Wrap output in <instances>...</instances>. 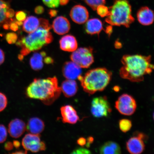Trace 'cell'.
<instances>
[{
  "label": "cell",
  "instance_id": "cell-1",
  "mask_svg": "<svg viewBox=\"0 0 154 154\" xmlns=\"http://www.w3.org/2000/svg\"><path fill=\"white\" fill-rule=\"evenodd\" d=\"M121 61L122 66L120 70V76L133 82L142 81L144 76L154 70L150 55H126L122 57Z\"/></svg>",
  "mask_w": 154,
  "mask_h": 154
},
{
  "label": "cell",
  "instance_id": "cell-2",
  "mask_svg": "<svg viewBox=\"0 0 154 154\" xmlns=\"http://www.w3.org/2000/svg\"><path fill=\"white\" fill-rule=\"evenodd\" d=\"M61 90L56 77L35 79L27 88L29 97L40 100L46 105L52 104L60 95Z\"/></svg>",
  "mask_w": 154,
  "mask_h": 154
},
{
  "label": "cell",
  "instance_id": "cell-3",
  "mask_svg": "<svg viewBox=\"0 0 154 154\" xmlns=\"http://www.w3.org/2000/svg\"><path fill=\"white\" fill-rule=\"evenodd\" d=\"M51 28L48 20L41 18V24L37 29L17 42V45L22 48L21 54L26 56L31 52L38 51L51 43L53 39L52 35L50 32Z\"/></svg>",
  "mask_w": 154,
  "mask_h": 154
},
{
  "label": "cell",
  "instance_id": "cell-4",
  "mask_svg": "<svg viewBox=\"0 0 154 154\" xmlns=\"http://www.w3.org/2000/svg\"><path fill=\"white\" fill-rule=\"evenodd\" d=\"M112 75L110 71L103 67H99L88 71L84 76L80 75L78 79L84 91L92 95L96 92L105 90L110 82Z\"/></svg>",
  "mask_w": 154,
  "mask_h": 154
},
{
  "label": "cell",
  "instance_id": "cell-5",
  "mask_svg": "<svg viewBox=\"0 0 154 154\" xmlns=\"http://www.w3.org/2000/svg\"><path fill=\"white\" fill-rule=\"evenodd\" d=\"M105 22L111 26L129 28L134 22L131 6L128 0H115L109 7Z\"/></svg>",
  "mask_w": 154,
  "mask_h": 154
},
{
  "label": "cell",
  "instance_id": "cell-6",
  "mask_svg": "<svg viewBox=\"0 0 154 154\" xmlns=\"http://www.w3.org/2000/svg\"><path fill=\"white\" fill-rule=\"evenodd\" d=\"M70 59L81 68H88L94 62L93 49L91 47L79 48L71 55Z\"/></svg>",
  "mask_w": 154,
  "mask_h": 154
},
{
  "label": "cell",
  "instance_id": "cell-7",
  "mask_svg": "<svg viewBox=\"0 0 154 154\" xmlns=\"http://www.w3.org/2000/svg\"><path fill=\"white\" fill-rule=\"evenodd\" d=\"M115 107L121 114L130 116L133 114L136 110V102L132 96L123 94L116 102Z\"/></svg>",
  "mask_w": 154,
  "mask_h": 154
},
{
  "label": "cell",
  "instance_id": "cell-8",
  "mask_svg": "<svg viewBox=\"0 0 154 154\" xmlns=\"http://www.w3.org/2000/svg\"><path fill=\"white\" fill-rule=\"evenodd\" d=\"M112 109L106 96L94 98L91 103V112L94 116L97 118L107 117Z\"/></svg>",
  "mask_w": 154,
  "mask_h": 154
},
{
  "label": "cell",
  "instance_id": "cell-9",
  "mask_svg": "<svg viewBox=\"0 0 154 154\" xmlns=\"http://www.w3.org/2000/svg\"><path fill=\"white\" fill-rule=\"evenodd\" d=\"M22 145L26 151L32 152H37L46 149L45 144L41 141L39 134H29L26 135L23 138Z\"/></svg>",
  "mask_w": 154,
  "mask_h": 154
},
{
  "label": "cell",
  "instance_id": "cell-10",
  "mask_svg": "<svg viewBox=\"0 0 154 154\" xmlns=\"http://www.w3.org/2000/svg\"><path fill=\"white\" fill-rule=\"evenodd\" d=\"M134 134L127 142L126 149L131 154L141 153L145 149L144 141L147 140V137L141 132H136Z\"/></svg>",
  "mask_w": 154,
  "mask_h": 154
},
{
  "label": "cell",
  "instance_id": "cell-11",
  "mask_svg": "<svg viewBox=\"0 0 154 154\" xmlns=\"http://www.w3.org/2000/svg\"><path fill=\"white\" fill-rule=\"evenodd\" d=\"M72 20L76 23L82 24L88 20L89 13L87 9L83 6L77 5L71 9L70 13Z\"/></svg>",
  "mask_w": 154,
  "mask_h": 154
},
{
  "label": "cell",
  "instance_id": "cell-12",
  "mask_svg": "<svg viewBox=\"0 0 154 154\" xmlns=\"http://www.w3.org/2000/svg\"><path fill=\"white\" fill-rule=\"evenodd\" d=\"M82 72L81 67L73 61H68L63 65V76L67 79H76L80 75Z\"/></svg>",
  "mask_w": 154,
  "mask_h": 154
},
{
  "label": "cell",
  "instance_id": "cell-13",
  "mask_svg": "<svg viewBox=\"0 0 154 154\" xmlns=\"http://www.w3.org/2000/svg\"><path fill=\"white\" fill-rule=\"evenodd\" d=\"M26 130V126L23 121L16 119L11 121L8 125V131L11 137H20Z\"/></svg>",
  "mask_w": 154,
  "mask_h": 154
},
{
  "label": "cell",
  "instance_id": "cell-14",
  "mask_svg": "<svg viewBox=\"0 0 154 154\" xmlns=\"http://www.w3.org/2000/svg\"><path fill=\"white\" fill-rule=\"evenodd\" d=\"M137 17L138 22L144 26H149L154 21L153 11L146 6L140 8L137 11Z\"/></svg>",
  "mask_w": 154,
  "mask_h": 154
},
{
  "label": "cell",
  "instance_id": "cell-15",
  "mask_svg": "<svg viewBox=\"0 0 154 154\" xmlns=\"http://www.w3.org/2000/svg\"><path fill=\"white\" fill-rule=\"evenodd\" d=\"M52 28L56 33L62 35L67 33L70 29V24L66 18L59 16L54 20Z\"/></svg>",
  "mask_w": 154,
  "mask_h": 154
},
{
  "label": "cell",
  "instance_id": "cell-16",
  "mask_svg": "<svg viewBox=\"0 0 154 154\" xmlns=\"http://www.w3.org/2000/svg\"><path fill=\"white\" fill-rule=\"evenodd\" d=\"M63 122L70 124H75L79 120L76 111L72 106L67 105L63 106L60 109Z\"/></svg>",
  "mask_w": 154,
  "mask_h": 154
},
{
  "label": "cell",
  "instance_id": "cell-17",
  "mask_svg": "<svg viewBox=\"0 0 154 154\" xmlns=\"http://www.w3.org/2000/svg\"><path fill=\"white\" fill-rule=\"evenodd\" d=\"M59 43L60 49L63 51L73 52L78 48L76 38L71 35L63 36L60 40Z\"/></svg>",
  "mask_w": 154,
  "mask_h": 154
},
{
  "label": "cell",
  "instance_id": "cell-18",
  "mask_svg": "<svg viewBox=\"0 0 154 154\" xmlns=\"http://www.w3.org/2000/svg\"><path fill=\"white\" fill-rule=\"evenodd\" d=\"M45 125L41 119L33 117L29 120L26 126V130L29 134H39L43 131Z\"/></svg>",
  "mask_w": 154,
  "mask_h": 154
},
{
  "label": "cell",
  "instance_id": "cell-19",
  "mask_svg": "<svg viewBox=\"0 0 154 154\" xmlns=\"http://www.w3.org/2000/svg\"><path fill=\"white\" fill-rule=\"evenodd\" d=\"M103 23L99 19L92 18L88 20L85 25V29L88 34H99L103 29Z\"/></svg>",
  "mask_w": 154,
  "mask_h": 154
},
{
  "label": "cell",
  "instance_id": "cell-20",
  "mask_svg": "<svg viewBox=\"0 0 154 154\" xmlns=\"http://www.w3.org/2000/svg\"><path fill=\"white\" fill-rule=\"evenodd\" d=\"M61 88L65 97L69 98L75 95L78 91V86L75 81L67 79L63 82Z\"/></svg>",
  "mask_w": 154,
  "mask_h": 154
},
{
  "label": "cell",
  "instance_id": "cell-21",
  "mask_svg": "<svg viewBox=\"0 0 154 154\" xmlns=\"http://www.w3.org/2000/svg\"><path fill=\"white\" fill-rule=\"evenodd\" d=\"M41 24V18L33 16L28 17L24 20L23 29L25 32L30 33L39 27Z\"/></svg>",
  "mask_w": 154,
  "mask_h": 154
},
{
  "label": "cell",
  "instance_id": "cell-22",
  "mask_svg": "<svg viewBox=\"0 0 154 154\" xmlns=\"http://www.w3.org/2000/svg\"><path fill=\"white\" fill-rule=\"evenodd\" d=\"M46 55V53L44 51L35 53L30 60V64L32 68L35 71L41 70L44 65L43 59Z\"/></svg>",
  "mask_w": 154,
  "mask_h": 154
},
{
  "label": "cell",
  "instance_id": "cell-23",
  "mask_svg": "<svg viewBox=\"0 0 154 154\" xmlns=\"http://www.w3.org/2000/svg\"><path fill=\"white\" fill-rule=\"evenodd\" d=\"M100 151L103 154H119L121 152L120 145L113 141L106 142L100 148Z\"/></svg>",
  "mask_w": 154,
  "mask_h": 154
},
{
  "label": "cell",
  "instance_id": "cell-24",
  "mask_svg": "<svg viewBox=\"0 0 154 154\" xmlns=\"http://www.w3.org/2000/svg\"><path fill=\"white\" fill-rule=\"evenodd\" d=\"M10 9L8 3L0 0V25L5 22L8 19L7 14Z\"/></svg>",
  "mask_w": 154,
  "mask_h": 154
},
{
  "label": "cell",
  "instance_id": "cell-25",
  "mask_svg": "<svg viewBox=\"0 0 154 154\" xmlns=\"http://www.w3.org/2000/svg\"><path fill=\"white\" fill-rule=\"evenodd\" d=\"M119 128L123 132L128 131L132 128L131 121L127 119H123L119 121Z\"/></svg>",
  "mask_w": 154,
  "mask_h": 154
},
{
  "label": "cell",
  "instance_id": "cell-26",
  "mask_svg": "<svg viewBox=\"0 0 154 154\" xmlns=\"http://www.w3.org/2000/svg\"><path fill=\"white\" fill-rule=\"evenodd\" d=\"M82 1H84L94 11H96L99 6L105 5L106 4V0H82Z\"/></svg>",
  "mask_w": 154,
  "mask_h": 154
},
{
  "label": "cell",
  "instance_id": "cell-27",
  "mask_svg": "<svg viewBox=\"0 0 154 154\" xmlns=\"http://www.w3.org/2000/svg\"><path fill=\"white\" fill-rule=\"evenodd\" d=\"M97 14L101 17H107L109 14V9L105 5H101L99 6L96 9Z\"/></svg>",
  "mask_w": 154,
  "mask_h": 154
},
{
  "label": "cell",
  "instance_id": "cell-28",
  "mask_svg": "<svg viewBox=\"0 0 154 154\" xmlns=\"http://www.w3.org/2000/svg\"><path fill=\"white\" fill-rule=\"evenodd\" d=\"M7 130L4 125L0 124V143H3L7 137Z\"/></svg>",
  "mask_w": 154,
  "mask_h": 154
},
{
  "label": "cell",
  "instance_id": "cell-29",
  "mask_svg": "<svg viewBox=\"0 0 154 154\" xmlns=\"http://www.w3.org/2000/svg\"><path fill=\"white\" fill-rule=\"evenodd\" d=\"M44 5L50 8H55L59 7L60 0H42Z\"/></svg>",
  "mask_w": 154,
  "mask_h": 154
},
{
  "label": "cell",
  "instance_id": "cell-30",
  "mask_svg": "<svg viewBox=\"0 0 154 154\" xmlns=\"http://www.w3.org/2000/svg\"><path fill=\"white\" fill-rule=\"evenodd\" d=\"M5 38L9 44H13L16 43L18 39V36L14 32H9L6 35Z\"/></svg>",
  "mask_w": 154,
  "mask_h": 154
},
{
  "label": "cell",
  "instance_id": "cell-31",
  "mask_svg": "<svg viewBox=\"0 0 154 154\" xmlns=\"http://www.w3.org/2000/svg\"><path fill=\"white\" fill-rule=\"evenodd\" d=\"M8 103L7 99L4 94L0 92V112L6 107Z\"/></svg>",
  "mask_w": 154,
  "mask_h": 154
},
{
  "label": "cell",
  "instance_id": "cell-32",
  "mask_svg": "<svg viewBox=\"0 0 154 154\" xmlns=\"http://www.w3.org/2000/svg\"><path fill=\"white\" fill-rule=\"evenodd\" d=\"M17 20L19 22H22L26 20V12L23 11H19L16 14Z\"/></svg>",
  "mask_w": 154,
  "mask_h": 154
},
{
  "label": "cell",
  "instance_id": "cell-33",
  "mask_svg": "<svg viewBox=\"0 0 154 154\" xmlns=\"http://www.w3.org/2000/svg\"><path fill=\"white\" fill-rule=\"evenodd\" d=\"M72 154H90L91 152L89 150L84 148H79L74 150Z\"/></svg>",
  "mask_w": 154,
  "mask_h": 154
},
{
  "label": "cell",
  "instance_id": "cell-34",
  "mask_svg": "<svg viewBox=\"0 0 154 154\" xmlns=\"http://www.w3.org/2000/svg\"><path fill=\"white\" fill-rule=\"evenodd\" d=\"M9 28L13 31L16 32L18 30L19 26L17 24L16 20H14L12 22H11L9 24Z\"/></svg>",
  "mask_w": 154,
  "mask_h": 154
},
{
  "label": "cell",
  "instance_id": "cell-35",
  "mask_svg": "<svg viewBox=\"0 0 154 154\" xmlns=\"http://www.w3.org/2000/svg\"><path fill=\"white\" fill-rule=\"evenodd\" d=\"M35 12L37 14H42L44 12V9L42 6L39 5L36 7L34 9Z\"/></svg>",
  "mask_w": 154,
  "mask_h": 154
},
{
  "label": "cell",
  "instance_id": "cell-36",
  "mask_svg": "<svg viewBox=\"0 0 154 154\" xmlns=\"http://www.w3.org/2000/svg\"><path fill=\"white\" fill-rule=\"evenodd\" d=\"M44 62L46 64H51L54 63L53 59L51 57H45L44 58Z\"/></svg>",
  "mask_w": 154,
  "mask_h": 154
},
{
  "label": "cell",
  "instance_id": "cell-37",
  "mask_svg": "<svg viewBox=\"0 0 154 154\" xmlns=\"http://www.w3.org/2000/svg\"><path fill=\"white\" fill-rule=\"evenodd\" d=\"M5 60V53L1 49H0V65L2 64Z\"/></svg>",
  "mask_w": 154,
  "mask_h": 154
},
{
  "label": "cell",
  "instance_id": "cell-38",
  "mask_svg": "<svg viewBox=\"0 0 154 154\" xmlns=\"http://www.w3.org/2000/svg\"><path fill=\"white\" fill-rule=\"evenodd\" d=\"M57 11L55 9H51L49 11V14L51 18H53L57 16Z\"/></svg>",
  "mask_w": 154,
  "mask_h": 154
},
{
  "label": "cell",
  "instance_id": "cell-39",
  "mask_svg": "<svg viewBox=\"0 0 154 154\" xmlns=\"http://www.w3.org/2000/svg\"><path fill=\"white\" fill-rule=\"evenodd\" d=\"M77 142L80 145L83 146L86 144V140L84 138H80L78 140Z\"/></svg>",
  "mask_w": 154,
  "mask_h": 154
},
{
  "label": "cell",
  "instance_id": "cell-40",
  "mask_svg": "<svg viewBox=\"0 0 154 154\" xmlns=\"http://www.w3.org/2000/svg\"><path fill=\"white\" fill-rule=\"evenodd\" d=\"M94 141V138L92 137H89L88 138L87 143V147H89L90 144L93 142Z\"/></svg>",
  "mask_w": 154,
  "mask_h": 154
},
{
  "label": "cell",
  "instance_id": "cell-41",
  "mask_svg": "<svg viewBox=\"0 0 154 154\" xmlns=\"http://www.w3.org/2000/svg\"><path fill=\"white\" fill-rule=\"evenodd\" d=\"M105 32L109 35L111 34V32H112V27L111 25L110 26H108L106 28Z\"/></svg>",
  "mask_w": 154,
  "mask_h": 154
},
{
  "label": "cell",
  "instance_id": "cell-42",
  "mask_svg": "<svg viewBox=\"0 0 154 154\" xmlns=\"http://www.w3.org/2000/svg\"><path fill=\"white\" fill-rule=\"evenodd\" d=\"M69 0H60V4L62 5H65L69 3Z\"/></svg>",
  "mask_w": 154,
  "mask_h": 154
},
{
  "label": "cell",
  "instance_id": "cell-43",
  "mask_svg": "<svg viewBox=\"0 0 154 154\" xmlns=\"http://www.w3.org/2000/svg\"><path fill=\"white\" fill-rule=\"evenodd\" d=\"M113 89L116 92H118L120 90V88L118 86H115L113 88Z\"/></svg>",
  "mask_w": 154,
  "mask_h": 154
},
{
  "label": "cell",
  "instance_id": "cell-44",
  "mask_svg": "<svg viewBox=\"0 0 154 154\" xmlns=\"http://www.w3.org/2000/svg\"><path fill=\"white\" fill-rule=\"evenodd\" d=\"M24 56H23L21 55V54L20 55H19L18 56V58L20 60H22L23 59Z\"/></svg>",
  "mask_w": 154,
  "mask_h": 154
},
{
  "label": "cell",
  "instance_id": "cell-45",
  "mask_svg": "<svg viewBox=\"0 0 154 154\" xmlns=\"http://www.w3.org/2000/svg\"><path fill=\"white\" fill-rule=\"evenodd\" d=\"M153 119H154V113L153 115Z\"/></svg>",
  "mask_w": 154,
  "mask_h": 154
}]
</instances>
